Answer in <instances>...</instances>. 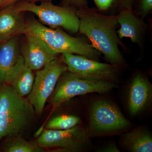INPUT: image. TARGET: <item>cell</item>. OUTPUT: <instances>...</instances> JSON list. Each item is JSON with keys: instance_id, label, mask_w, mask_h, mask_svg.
<instances>
[{"instance_id": "cell-20", "label": "cell", "mask_w": 152, "mask_h": 152, "mask_svg": "<svg viewBox=\"0 0 152 152\" xmlns=\"http://www.w3.org/2000/svg\"><path fill=\"white\" fill-rule=\"evenodd\" d=\"M134 10L145 19L152 11V0H137Z\"/></svg>"}, {"instance_id": "cell-17", "label": "cell", "mask_w": 152, "mask_h": 152, "mask_svg": "<svg viewBox=\"0 0 152 152\" xmlns=\"http://www.w3.org/2000/svg\"><path fill=\"white\" fill-rule=\"evenodd\" d=\"M3 147L5 152H44L45 150L39 146L36 141L28 140L23 136L7 138Z\"/></svg>"}, {"instance_id": "cell-19", "label": "cell", "mask_w": 152, "mask_h": 152, "mask_svg": "<svg viewBox=\"0 0 152 152\" xmlns=\"http://www.w3.org/2000/svg\"><path fill=\"white\" fill-rule=\"evenodd\" d=\"M80 117L71 114H62L52 118L47 123L45 129L67 130L81 124Z\"/></svg>"}, {"instance_id": "cell-16", "label": "cell", "mask_w": 152, "mask_h": 152, "mask_svg": "<svg viewBox=\"0 0 152 152\" xmlns=\"http://www.w3.org/2000/svg\"><path fill=\"white\" fill-rule=\"evenodd\" d=\"M121 143L124 148L131 152H151L152 136L144 126H139L123 133Z\"/></svg>"}, {"instance_id": "cell-15", "label": "cell", "mask_w": 152, "mask_h": 152, "mask_svg": "<svg viewBox=\"0 0 152 152\" xmlns=\"http://www.w3.org/2000/svg\"><path fill=\"white\" fill-rule=\"evenodd\" d=\"M34 78L32 70L27 65L22 55L11 72L7 83L19 95L25 97L31 92Z\"/></svg>"}, {"instance_id": "cell-6", "label": "cell", "mask_w": 152, "mask_h": 152, "mask_svg": "<svg viewBox=\"0 0 152 152\" xmlns=\"http://www.w3.org/2000/svg\"><path fill=\"white\" fill-rule=\"evenodd\" d=\"M19 13L30 12L39 18L40 23L52 28H63L72 33L79 31L80 21L77 9L71 7L57 6L52 1H44L39 5L27 1L18 2L13 5Z\"/></svg>"}, {"instance_id": "cell-21", "label": "cell", "mask_w": 152, "mask_h": 152, "mask_svg": "<svg viewBox=\"0 0 152 152\" xmlns=\"http://www.w3.org/2000/svg\"><path fill=\"white\" fill-rule=\"evenodd\" d=\"M60 5L77 9L88 6L87 0H61Z\"/></svg>"}, {"instance_id": "cell-12", "label": "cell", "mask_w": 152, "mask_h": 152, "mask_svg": "<svg viewBox=\"0 0 152 152\" xmlns=\"http://www.w3.org/2000/svg\"><path fill=\"white\" fill-rule=\"evenodd\" d=\"M25 36L21 51L25 62L33 71L43 69L58 56L54 54L37 38L31 36Z\"/></svg>"}, {"instance_id": "cell-5", "label": "cell", "mask_w": 152, "mask_h": 152, "mask_svg": "<svg viewBox=\"0 0 152 152\" xmlns=\"http://www.w3.org/2000/svg\"><path fill=\"white\" fill-rule=\"evenodd\" d=\"M118 87V84L114 82L81 78L67 71L60 76L48 101L53 109H56L77 96L90 93L105 94Z\"/></svg>"}, {"instance_id": "cell-10", "label": "cell", "mask_w": 152, "mask_h": 152, "mask_svg": "<svg viewBox=\"0 0 152 152\" xmlns=\"http://www.w3.org/2000/svg\"><path fill=\"white\" fill-rule=\"evenodd\" d=\"M152 101V84L142 72L136 70L128 87L126 95L128 111L132 116L138 115L147 110Z\"/></svg>"}, {"instance_id": "cell-22", "label": "cell", "mask_w": 152, "mask_h": 152, "mask_svg": "<svg viewBox=\"0 0 152 152\" xmlns=\"http://www.w3.org/2000/svg\"><path fill=\"white\" fill-rule=\"evenodd\" d=\"M53 0H3L0 3V10L8 7L13 5L18 2L27 1L28 2L36 3L38 2L52 1Z\"/></svg>"}, {"instance_id": "cell-18", "label": "cell", "mask_w": 152, "mask_h": 152, "mask_svg": "<svg viewBox=\"0 0 152 152\" xmlns=\"http://www.w3.org/2000/svg\"><path fill=\"white\" fill-rule=\"evenodd\" d=\"M96 8L101 13L116 15L121 11L134 9L137 0H93Z\"/></svg>"}, {"instance_id": "cell-1", "label": "cell", "mask_w": 152, "mask_h": 152, "mask_svg": "<svg viewBox=\"0 0 152 152\" xmlns=\"http://www.w3.org/2000/svg\"><path fill=\"white\" fill-rule=\"evenodd\" d=\"M76 14L80 21L79 33L87 37L107 62L120 69L126 67L119 47L126 50L127 48L118 36L116 15H104L88 6L77 9Z\"/></svg>"}, {"instance_id": "cell-2", "label": "cell", "mask_w": 152, "mask_h": 152, "mask_svg": "<svg viewBox=\"0 0 152 152\" xmlns=\"http://www.w3.org/2000/svg\"><path fill=\"white\" fill-rule=\"evenodd\" d=\"M32 105L7 83L0 86V143L4 138L23 136L36 120Z\"/></svg>"}, {"instance_id": "cell-23", "label": "cell", "mask_w": 152, "mask_h": 152, "mask_svg": "<svg viewBox=\"0 0 152 152\" xmlns=\"http://www.w3.org/2000/svg\"><path fill=\"white\" fill-rule=\"evenodd\" d=\"M98 152H120L116 144L113 142H110L109 143L107 144L102 147L100 149L98 150Z\"/></svg>"}, {"instance_id": "cell-11", "label": "cell", "mask_w": 152, "mask_h": 152, "mask_svg": "<svg viewBox=\"0 0 152 152\" xmlns=\"http://www.w3.org/2000/svg\"><path fill=\"white\" fill-rule=\"evenodd\" d=\"M116 16L119 25L117 30L119 37L121 40L124 38H129L133 43L137 44L142 53L148 28L145 19L132 8L123 10Z\"/></svg>"}, {"instance_id": "cell-14", "label": "cell", "mask_w": 152, "mask_h": 152, "mask_svg": "<svg viewBox=\"0 0 152 152\" xmlns=\"http://www.w3.org/2000/svg\"><path fill=\"white\" fill-rule=\"evenodd\" d=\"M25 21L13 5L0 10V43L23 34Z\"/></svg>"}, {"instance_id": "cell-8", "label": "cell", "mask_w": 152, "mask_h": 152, "mask_svg": "<svg viewBox=\"0 0 152 152\" xmlns=\"http://www.w3.org/2000/svg\"><path fill=\"white\" fill-rule=\"evenodd\" d=\"M67 71V67L61 57L58 56L43 69L37 71L32 89L26 98L34 107L36 115H42L60 76Z\"/></svg>"}, {"instance_id": "cell-24", "label": "cell", "mask_w": 152, "mask_h": 152, "mask_svg": "<svg viewBox=\"0 0 152 152\" xmlns=\"http://www.w3.org/2000/svg\"><path fill=\"white\" fill-rule=\"evenodd\" d=\"M3 0H0V3H1V2Z\"/></svg>"}, {"instance_id": "cell-9", "label": "cell", "mask_w": 152, "mask_h": 152, "mask_svg": "<svg viewBox=\"0 0 152 152\" xmlns=\"http://www.w3.org/2000/svg\"><path fill=\"white\" fill-rule=\"evenodd\" d=\"M61 56L68 71L81 78L104 80L118 83L120 69L110 63L100 62L75 54L64 53Z\"/></svg>"}, {"instance_id": "cell-13", "label": "cell", "mask_w": 152, "mask_h": 152, "mask_svg": "<svg viewBox=\"0 0 152 152\" xmlns=\"http://www.w3.org/2000/svg\"><path fill=\"white\" fill-rule=\"evenodd\" d=\"M19 35L0 43V86L7 83L11 72L22 56Z\"/></svg>"}, {"instance_id": "cell-7", "label": "cell", "mask_w": 152, "mask_h": 152, "mask_svg": "<svg viewBox=\"0 0 152 152\" xmlns=\"http://www.w3.org/2000/svg\"><path fill=\"white\" fill-rule=\"evenodd\" d=\"M39 146L52 152H86L93 148L83 124L67 130L45 129L36 140Z\"/></svg>"}, {"instance_id": "cell-4", "label": "cell", "mask_w": 152, "mask_h": 152, "mask_svg": "<svg viewBox=\"0 0 152 152\" xmlns=\"http://www.w3.org/2000/svg\"><path fill=\"white\" fill-rule=\"evenodd\" d=\"M133 126L116 104L109 99L98 98L90 104L88 126L86 128L91 138L121 134Z\"/></svg>"}, {"instance_id": "cell-3", "label": "cell", "mask_w": 152, "mask_h": 152, "mask_svg": "<svg viewBox=\"0 0 152 152\" xmlns=\"http://www.w3.org/2000/svg\"><path fill=\"white\" fill-rule=\"evenodd\" d=\"M23 34L40 40L55 55L69 53L97 61L102 56L99 52L81 38L69 35L61 28L47 27L34 18L25 21Z\"/></svg>"}]
</instances>
